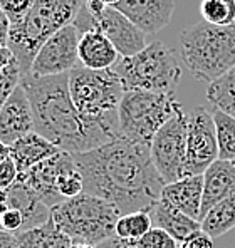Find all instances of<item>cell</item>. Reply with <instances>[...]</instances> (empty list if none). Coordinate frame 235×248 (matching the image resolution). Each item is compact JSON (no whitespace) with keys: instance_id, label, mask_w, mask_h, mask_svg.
Listing matches in <instances>:
<instances>
[{"instance_id":"cell-1","label":"cell","mask_w":235,"mask_h":248,"mask_svg":"<svg viewBox=\"0 0 235 248\" xmlns=\"http://www.w3.org/2000/svg\"><path fill=\"white\" fill-rule=\"evenodd\" d=\"M72 156L84 193L111 203L121 215L151 211L160 202L165 183L153 165L150 146L121 138Z\"/></svg>"},{"instance_id":"cell-2","label":"cell","mask_w":235,"mask_h":248,"mask_svg":"<svg viewBox=\"0 0 235 248\" xmlns=\"http://www.w3.org/2000/svg\"><path fill=\"white\" fill-rule=\"evenodd\" d=\"M20 86L31 101L35 133L50 141L59 151L71 155L96 148L71 97L69 74L50 78L25 74Z\"/></svg>"},{"instance_id":"cell-3","label":"cell","mask_w":235,"mask_h":248,"mask_svg":"<svg viewBox=\"0 0 235 248\" xmlns=\"http://www.w3.org/2000/svg\"><path fill=\"white\" fill-rule=\"evenodd\" d=\"M69 91L96 148L121 140L119 104L126 91L113 69L93 71L76 65L69 72Z\"/></svg>"},{"instance_id":"cell-4","label":"cell","mask_w":235,"mask_h":248,"mask_svg":"<svg viewBox=\"0 0 235 248\" xmlns=\"http://www.w3.org/2000/svg\"><path fill=\"white\" fill-rule=\"evenodd\" d=\"M180 54L188 71L203 82H215L235 65V24L218 27L198 22L180 35Z\"/></svg>"},{"instance_id":"cell-5","label":"cell","mask_w":235,"mask_h":248,"mask_svg":"<svg viewBox=\"0 0 235 248\" xmlns=\"http://www.w3.org/2000/svg\"><path fill=\"white\" fill-rule=\"evenodd\" d=\"M81 5V0H35L25 20L10 27L7 47L19 64L22 76L31 74L32 62L44 42L66 25H71Z\"/></svg>"},{"instance_id":"cell-6","label":"cell","mask_w":235,"mask_h":248,"mask_svg":"<svg viewBox=\"0 0 235 248\" xmlns=\"http://www.w3.org/2000/svg\"><path fill=\"white\" fill-rule=\"evenodd\" d=\"M119 218L121 213L116 206L87 193H81L50 208V220L72 243L93 247L115 235Z\"/></svg>"},{"instance_id":"cell-7","label":"cell","mask_w":235,"mask_h":248,"mask_svg":"<svg viewBox=\"0 0 235 248\" xmlns=\"http://www.w3.org/2000/svg\"><path fill=\"white\" fill-rule=\"evenodd\" d=\"M111 69L121 79L124 91L175 94L182 79L175 50L160 41L148 44L136 56L121 57Z\"/></svg>"},{"instance_id":"cell-8","label":"cell","mask_w":235,"mask_h":248,"mask_svg":"<svg viewBox=\"0 0 235 248\" xmlns=\"http://www.w3.org/2000/svg\"><path fill=\"white\" fill-rule=\"evenodd\" d=\"M182 109L175 94L126 91L119 104L121 138L150 146L158 131Z\"/></svg>"},{"instance_id":"cell-9","label":"cell","mask_w":235,"mask_h":248,"mask_svg":"<svg viewBox=\"0 0 235 248\" xmlns=\"http://www.w3.org/2000/svg\"><path fill=\"white\" fill-rule=\"evenodd\" d=\"M72 25L78 29L81 35L89 31H98L104 34L121 57L136 56L148 46L145 32L139 31L136 25L126 16H123L119 10L109 5H106L101 12L93 16L83 3Z\"/></svg>"},{"instance_id":"cell-10","label":"cell","mask_w":235,"mask_h":248,"mask_svg":"<svg viewBox=\"0 0 235 248\" xmlns=\"http://www.w3.org/2000/svg\"><path fill=\"white\" fill-rule=\"evenodd\" d=\"M186 123H188V114H185L182 109L158 131L150 144L153 165L165 185L185 178Z\"/></svg>"},{"instance_id":"cell-11","label":"cell","mask_w":235,"mask_h":248,"mask_svg":"<svg viewBox=\"0 0 235 248\" xmlns=\"http://www.w3.org/2000/svg\"><path fill=\"white\" fill-rule=\"evenodd\" d=\"M218 159L215 123L212 111L198 106L188 114L186 123L185 178L203 174Z\"/></svg>"},{"instance_id":"cell-12","label":"cell","mask_w":235,"mask_h":248,"mask_svg":"<svg viewBox=\"0 0 235 248\" xmlns=\"http://www.w3.org/2000/svg\"><path fill=\"white\" fill-rule=\"evenodd\" d=\"M79 41L81 34L74 25H66L47 39L32 62L31 74L35 78L69 74L79 65Z\"/></svg>"},{"instance_id":"cell-13","label":"cell","mask_w":235,"mask_h":248,"mask_svg":"<svg viewBox=\"0 0 235 248\" xmlns=\"http://www.w3.org/2000/svg\"><path fill=\"white\" fill-rule=\"evenodd\" d=\"M72 161L71 153H57L56 156L39 163L29 171L19 174L17 180L22 181L42 200V203L49 208H54L66 202L57 189V181L64 168Z\"/></svg>"},{"instance_id":"cell-14","label":"cell","mask_w":235,"mask_h":248,"mask_svg":"<svg viewBox=\"0 0 235 248\" xmlns=\"http://www.w3.org/2000/svg\"><path fill=\"white\" fill-rule=\"evenodd\" d=\"M31 133H34L32 106L24 87L19 84L0 111V141L12 146Z\"/></svg>"},{"instance_id":"cell-15","label":"cell","mask_w":235,"mask_h":248,"mask_svg":"<svg viewBox=\"0 0 235 248\" xmlns=\"http://www.w3.org/2000/svg\"><path fill=\"white\" fill-rule=\"evenodd\" d=\"M145 34H158L171 20L175 0H119L115 5Z\"/></svg>"},{"instance_id":"cell-16","label":"cell","mask_w":235,"mask_h":248,"mask_svg":"<svg viewBox=\"0 0 235 248\" xmlns=\"http://www.w3.org/2000/svg\"><path fill=\"white\" fill-rule=\"evenodd\" d=\"M235 195V166L232 161L217 159L203 173V198L200 221L210 208Z\"/></svg>"},{"instance_id":"cell-17","label":"cell","mask_w":235,"mask_h":248,"mask_svg":"<svg viewBox=\"0 0 235 248\" xmlns=\"http://www.w3.org/2000/svg\"><path fill=\"white\" fill-rule=\"evenodd\" d=\"M201 198H203V174L186 176L175 183L165 185L160 196V200L197 221H200Z\"/></svg>"},{"instance_id":"cell-18","label":"cell","mask_w":235,"mask_h":248,"mask_svg":"<svg viewBox=\"0 0 235 248\" xmlns=\"http://www.w3.org/2000/svg\"><path fill=\"white\" fill-rule=\"evenodd\" d=\"M7 206L16 208L24 217V230H31L50 220V208L42 203V200L32 191L25 183L17 180L10 188L5 189Z\"/></svg>"},{"instance_id":"cell-19","label":"cell","mask_w":235,"mask_h":248,"mask_svg":"<svg viewBox=\"0 0 235 248\" xmlns=\"http://www.w3.org/2000/svg\"><path fill=\"white\" fill-rule=\"evenodd\" d=\"M121 56L118 54L109 39L98 31H89L81 35L79 41V64L93 71H108Z\"/></svg>"},{"instance_id":"cell-20","label":"cell","mask_w":235,"mask_h":248,"mask_svg":"<svg viewBox=\"0 0 235 248\" xmlns=\"http://www.w3.org/2000/svg\"><path fill=\"white\" fill-rule=\"evenodd\" d=\"M9 148L10 159L16 163L19 174L25 173V171H29L35 165H39V163L46 161V159L56 156L57 153H61L50 141H47L46 138H42L35 131L24 136L22 140L16 141Z\"/></svg>"},{"instance_id":"cell-21","label":"cell","mask_w":235,"mask_h":248,"mask_svg":"<svg viewBox=\"0 0 235 248\" xmlns=\"http://www.w3.org/2000/svg\"><path fill=\"white\" fill-rule=\"evenodd\" d=\"M151 213V220L153 225L171 235L176 240V243H183L186 238L193 235V233L200 232L201 225L200 221L190 218L188 215L182 213L180 210H176L171 205H168L167 202L160 200L153 210L150 211Z\"/></svg>"},{"instance_id":"cell-22","label":"cell","mask_w":235,"mask_h":248,"mask_svg":"<svg viewBox=\"0 0 235 248\" xmlns=\"http://www.w3.org/2000/svg\"><path fill=\"white\" fill-rule=\"evenodd\" d=\"M72 242L67 235L54 225L52 220L40 227L25 230L16 235L14 248H71Z\"/></svg>"},{"instance_id":"cell-23","label":"cell","mask_w":235,"mask_h":248,"mask_svg":"<svg viewBox=\"0 0 235 248\" xmlns=\"http://www.w3.org/2000/svg\"><path fill=\"white\" fill-rule=\"evenodd\" d=\"M201 232H205L212 238H218L235 228V195L229 196L223 202L217 203L214 208L207 211L200 221Z\"/></svg>"},{"instance_id":"cell-24","label":"cell","mask_w":235,"mask_h":248,"mask_svg":"<svg viewBox=\"0 0 235 248\" xmlns=\"http://www.w3.org/2000/svg\"><path fill=\"white\" fill-rule=\"evenodd\" d=\"M207 99L215 109L235 116V65L225 76L208 84Z\"/></svg>"},{"instance_id":"cell-25","label":"cell","mask_w":235,"mask_h":248,"mask_svg":"<svg viewBox=\"0 0 235 248\" xmlns=\"http://www.w3.org/2000/svg\"><path fill=\"white\" fill-rule=\"evenodd\" d=\"M215 123L217 144H218V159L234 161L235 159V116L220 109L212 111Z\"/></svg>"},{"instance_id":"cell-26","label":"cell","mask_w":235,"mask_h":248,"mask_svg":"<svg viewBox=\"0 0 235 248\" xmlns=\"http://www.w3.org/2000/svg\"><path fill=\"white\" fill-rule=\"evenodd\" d=\"M153 228V220L150 211H134V213L121 215L116 223L115 235L123 240L136 242L143 235Z\"/></svg>"},{"instance_id":"cell-27","label":"cell","mask_w":235,"mask_h":248,"mask_svg":"<svg viewBox=\"0 0 235 248\" xmlns=\"http://www.w3.org/2000/svg\"><path fill=\"white\" fill-rule=\"evenodd\" d=\"M200 14L203 22L218 27L235 24V0H201Z\"/></svg>"},{"instance_id":"cell-28","label":"cell","mask_w":235,"mask_h":248,"mask_svg":"<svg viewBox=\"0 0 235 248\" xmlns=\"http://www.w3.org/2000/svg\"><path fill=\"white\" fill-rule=\"evenodd\" d=\"M20 79H22V71L19 64H17V61L14 59L0 72V111H2L5 101L10 97V94L19 87Z\"/></svg>"},{"instance_id":"cell-29","label":"cell","mask_w":235,"mask_h":248,"mask_svg":"<svg viewBox=\"0 0 235 248\" xmlns=\"http://www.w3.org/2000/svg\"><path fill=\"white\" fill-rule=\"evenodd\" d=\"M35 0H0V7L10 20V27L19 25L31 14Z\"/></svg>"},{"instance_id":"cell-30","label":"cell","mask_w":235,"mask_h":248,"mask_svg":"<svg viewBox=\"0 0 235 248\" xmlns=\"http://www.w3.org/2000/svg\"><path fill=\"white\" fill-rule=\"evenodd\" d=\"M136 248H178V243L165 230L153 227L146 235L134 242Z\"/></svg>"},{"instance_id":"cell-31","label":"cell","mask_w":235,"mask_h":248,"mask_svg":"<svg viewBox=\"0 0 235 248\" xmlns=\"http://www.w3.org/2000/svg\"><path fill=\"white\" fill-rule=\"evenodd\" d=\"M17 178H19V170L12 159L9 158L0 163V189L10 188L17 181Z\"/></svg>"},{"instance_id":"cell-32","label":"cell","mask_w":235,"mask_h":248,"mask_svg":"<svg viewBox=\"0 0 235 248\" xmlns=\"http://www.w3.org/2000/svg\"><path fill=\"white\" fill-rule=\"evenodd\" d=\"M178 248H215V247H214V238L200 230V232L193 233L190 238H186L183 243H180Z\"/></svg>"},{"instance_id":"cell-33","label":"cell","mask_w":235,"mask_h":248,"mask_svg":"<svg viewBox=\"0 0 235 248\" xmlns=\"http://www.w3.org/2000/svg\"><path fill=\"white\" fill-rule=\"evenodd\" d=\"M9 35H10V20L7 19L5 12L0 7V46L7 47L9 44Z\"/></svg>"},{"instance_id":"cell-34","label":"cell","mask_w":235,"mask_h":248,"mask_svg":"<svg viewBox=\"0 0 235 248\" xmlns=\"http://www.w3.org/2000/svg\"><path fill=\"white\" fill-rule=\"evenodd\" d=\"M12 61H14V56H12V52H10L9 47L0 46V72H2Z\"/></svg>"},{"instance_id":"cell-35","label":"cell","mask_w":235,"mask_h":248,"mask_svg":"<svg viewBox=\"0 0 235 248\" xmlns=\"http://www.w3.org/2000/svg\"><path fill=\"white\" fill-rule=\"evenodd\" d=\"M16 245V235L0 230V248H14Z\"/></svg>"},{"instance_id":"cell-36","label":"cell","mask_w":235,"mask_h":248,"mask_svg":"<svg viewBox=\"0 0 235 248\" xmlns=\"http://www.w3.org/2000/svg\"><path fill=\"white\" fill-rule=\"evenodd\" d=\"M9 158H10V148L0 141V163H3L5 159H9Z\"/></svg>"},{"instance_id":"cell-37","label":"cell","mask_w":235,"mask_h":248,"mask_svg":"<svg viewBox=\"0 0 235 248\" xmlns=\"http://www.w3.org/2000/svg\"><path fill=\"white\" fill-rule=\"evenodd\" d=\"M71 248H96L93 245H86V243H72Z\"/></svg>"},{"instance_id":"cell-38","label":"cell","mask_w":235,"mask_h":248,"mask_svg":"<svg viewBox=\"0 0 235 248\" xmlns=\"http://www.w3.org/2000/svg\"><path fill=\"white\" fill-rule=\"evenodd\" d=\"M102 2L106 3V5H109V7H115L118 2H119V0H102Z\"/></svg>"},{"instance_id":"cell-39","label":"cell","mask_w":235,"mask_h":248,"mask_svg":"<svg viewBox=\"0 0 235 248\" xmlns=\"http://www.w3.org/2000/svg\"><path fill=\"white\" fill-rule=\"evenodd\" d=\"M232 163H234V166H235V159H234V161H232Z\"/></svg>"}]
</instances>
